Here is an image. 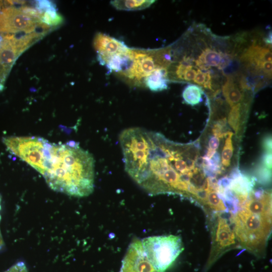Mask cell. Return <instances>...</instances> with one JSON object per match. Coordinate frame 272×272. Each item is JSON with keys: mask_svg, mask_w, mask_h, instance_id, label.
<instances>
[{"mask_svg": "<svg viewBox=\"0 0 272 272\" xmlns=\"http://www.w3.org/2000/svg\"><path fill=\"white\" fill-rule=\"evenodd\" d=\"M196 73V71L193 69L192 65H187L183 74L182 81H191L193 80Z\"/></svg>", "mask_w": 272, "mask_h": 272, "instance_id": "cell-24", "label": "cell"}, {"mask_svg": "<svg viewBox=\"0 0 272 272\" xmlns=\"http://www.w3.org/2000/svg\"><path fill=\"white\" fill-rule=\"evenodd\" d=\"M230 179L229 185L226 188L232 191L238 205L244 204L251 192L253 179L242 174L237 169L232 172Z\"/></svg>", "mask_w": 272, "mask_h": 272, "instance_id": "cell-10", "label": "cell"}, {"mask_svg": "<svg viewBox=\"0 0 272 272\" xmlns=\"http://www.w3.org/2000/svg\"><path fill=\"white\" fill-rule=\"evenodd\" d=\"M24 52L15 35L4 36L0 44V87L4 88L6 76L16 59Z\"/></svg>", "mask_w": 272, "mask_h": 272, "instance_id": "cell-7", "label": "cell"}, {"mask_svg": "<svg viewBox=\"0 0 272 272\" xmlns=\"http://www.w3.org/2000/svg\"><path fill=\"white\" fill-rule=\"evenodd\" d=\"M169 81L167 69L160 68L148 75L144 79L143 84L150 90L158 92L167 89Z\"/></svg>", "mask_w": 272, "mask_h": 272, "instance_id": "cell-13", "label": "cell"}, {"mask_svg": "<svg viewBox=\"0 0 272 272\" xmlns=\"http://www.w3.org/2000/svg\"><path fill=\"white\" fill-rule=\"evenodd\" d=\"M234 223L237 239L247 249L254 251L266 241L270 232L271 219L243 209L235 216Z\"/></svg>", "mask_w": 272, "mask_h": 272, "instance_id": "cell-3", "label": "cell"}, {"mask_svg": "<svg viewBox=\"0 0 272 272\" xmlns=\"http://www.w3.org/2000/svg\"><path fill=\"white\" fill-rule=\"evenodd\" d=\"M7 150L33 168L53 190L85 197L94 188L95 161L79 144L52 143L39 137H8Z\"/></svg>", "mask_w": 272, "mask_h": 272, "instance_id": "cell-1", "label": "cell"}, {"mask_svg": "<svg viewBox=\"0 0 272 272\" xmlns=\"http://www.w3.org/2000/svg\"><path fill=\"white\" fill-rule=\"evenodd\" d=\"M222 90L226 102L231 107L240 103L243 99L244 95L242 89L238 87L231 76L227 77Z\"/></svg>", "mask_w": 272, "mask_h": 272, "instance_id": "cell-15", "label": "cell"}, {"mask_svg": "<svg viewBox=\"0 0 272 272\" xmlns=\"http://www.w3.org/2000/svg\"><path fill=\"white\" fill-rule=\"evenodd\" d=\"M202 86L206 89L212 90V78L209 71L205 72V80Z\"/></svg>", "mask_w": 272, "mask_h": 272, "instance_id": "cell-29", "label": "cell"}, {"mask_svg": "<svg viewBox=\"0 0 272 272\" xmlns=\"http://www.w3.org/2000/svg\"><path fill=\"white\" fill-rule=\"evenodd\" d=\"M205 80V72H203L199 69H197L195 76L193 79L194 83L203 86Z\"/></svg>", "mask_w": 272, "mask_h": 272, "instance_id": "cell-27", "label": "cell"}, {"mask_svg": "<svg viewBox=\"0 0 272 272\" xmlns=\"http://www.w3.org/2000/svg\"><path fill=\"white\" fill-rule=\"evenodd\" d=\"M2 41L1 39L0 38V42ZM0 44H1V42H0Z\"/></svg>", "mask_w": 272, "mask_h": 272, "instance_id": "cell-32", "label": "cell"}, {"mask_svg": "<svg viewBox=\"0 0 272 272\" xmlns=\"http://www.w3.org/2000/svg\"><path fill=\"white\" fill-rule=\"evenodd\" d=\"M242 118V105L238 103L232 107L228 115V122L237 134L240 129Z\"/></svg>", "mask_w": 272, "mask_h": 272, "instance_id": "cell-18", "label": "cell"}, {"mask_svg": "<svg viewBox=\"0 0 272 272\" xmlns=\"http://www.w3.org/2000/svg\"><path fill=\"white\" fill-rule=\"evenodd\" d=\"M244 205L246 211L271 219V196L269 192L262 190L251 192Z\"/></svg>", "mask_w": 272, "mask_h": 272, "instance_id": "cell-9", "label": "cell"}, {"mask_svg": "<svg viewBox=\"0 0 272 272\" xmlns=\"http://www.w3.org/2000/svg\"><path fill=\"white\" fill-rule=\"evenodd\" d=\"M5 272H28L24 262L20 261L12 266Z\"/></svg>", "mask_w": 272, "mask_h": 272, "instance_id": "cell-25", "label": "cell"}, {"mask_svg": "<svg viewBox=\"0 0 272 272\" xmlns=\"http://www.w3.org/2000/svg\"><path fill=\"white\" fill-rule=\"evenodd\" d=\"M227 119L223 118L218 120L213 126L212 131L214 135L219 139L226 137L228 131H225L226 126Z\"/></svg>", "mask_w": 272, "mask_h": 272, "instance_id": "cell-22", "label": "cell"}, {"mask_svg": "<svg viewBox=\"0 0 272 272\" xmlns=\"http://www.w3.org/2000/svg\"><path fill=\"white\" fill-rule=\"evenodd\" d=\"M2 8H3V3L2 1H0V15L3 11Z\"/></svg>", "mask_w": 272, "mask_h": 272, "instance_id": "cell-31", "label": "cell"}, {"mask_svg": "<svg viewBox=\"0 0 272 272\" xmlns=\"http://www.w3.org/2000/svg\"><path fill=\"white\" fill-rule=\"evenodd\" d=\"M224 53L217 51L215 49L207 48L202 50L198 58L194 60V63L197 69L202 71H208L211 66L218 68Z\"/></svg>", "mask_w": 272, "mask_h": 272, "instance_id": "cell-14", "label": "cell"}, {"mask_svg": "<svg viewBox=\"0 0 272 272\" xmlns=\"http://www.w3.org/2000/svg\"><path fill=\"white\" fill-rule=\"evenodd\" d=\"M215 241L218 249H224L235 243V234L226 220L220 218L218 220Z\"/></svg>", "mask_w": 272, "mask_h": 272, "instance_id": "cell-12", "label": "cell"}, {"mask_svg": "<svg viewBox=\"0 0 272 272\" xmlns=\"http://www.w3.org/2000/svg\"><path fill=\"white\" fill-rule=\"evenodd\" d=\"M41 22L50 27L56 26L62 22V18L55 9H51L43 12Z\"/></svg>", "mask_w": 272, "mask_h": 272, "instance_id": "cell-21", "label": "cell"}, {"mask_svg": "<svg viewBox=\"0 0 272 272\" xmlns=\"http://www.w3.org/2000/svg\"><path fill=\"white\" fill-rule=\"evenodd\" d=\"M233 133L228 131L226 135L225 145L222 153V164L224 167H228L233 154V146L232 138Z\"/></svg>", "mask_w": 272, "mask_h": 272, "instance_id": "cell-20", "label": "cell"}, {"mask_svg": "<svg viewBox=\"0 0 272 272\" xmlns=\"http://www.w3.org/2000/svg\"><path fill=\"white\" fill-rule=\"evenodd\" d=\"M262 147L265 152L271 153V138L268 135L264 138L262 141Z\"/></svg>", "mask_w": 272, "mask_h": 272, "instance_id": "cell-28", "label": "cell"}, {"mask_svg": "<svg viewBox=\"0 0 272 272\" xmlns=\"http://www.w3.org/2000/svg\"><path fill=\"white\" fill-rule=\"evenodd\" d=\"M118 272H157L148 258L141 240L135 238L130 242Z\"/></svg>", "mask_w": 272, "mask_h": 272, "instance_id": "cell-6", "label": "cell"}, {"mask_svg": "<svg viewBox=\"0 0 272 272\" xmlns=\"http://www.w3.org/2000/svg\"><path fill=\"white\" fill-rule=\"evenodd\" d=\"M261 164L267 169H271V153L265 152L262 157Z\"/></svg>", "mask_w": 272, "mask_h": 272, "instance_id": "cell-26", "label": "cell"}, {"mask_svg": "<svg viewBox=\"0 0 272 272\" xmlns=\"http://www.w3.org/2000/svg\"><path fill=\"white\" fill-rule=\"evenodd\" d=\"M94 46L100 63L113 55L126 52L129 48L123 42L101 33L96 35Z\"/></svg>", "mask_w": 272, "mask_h": 272, "instance_id": "cell-8", "label": "cell"}, {"mask_svg": "<svg viewBox=\"0 0 272 272\" xmlns=\"http://www.w3.org/2000/svg\"><path fill=\"white\" fill-rule=\"evenodd\" d=\"M241 59L252 65L260 62H271V51L269 47L253 44L244 52Z\"/></svg>", "mask_w": 272, "mask_h": 272, "instance_id": "cell-11", "label": "cell"}, {"mask_svg": "<svg viewBox=\"0 0 272 272\" xmlns=\"http://www.w3.org/2000/svg\"><path fill=\"white\" fill-rule=\"evenodd\" d=\"M1 196L0 195V212H1ZM1 216L0 214V221H1ZM4 245V240H3V236L2 235L1 228H0V250L2 248Z\"/></svg>", "mask_w": 272, "mask_h": 272, "instance_id": "cell-30", "label": "cell"}, {"mask_svg": "<svg viewBox=\"0 0 272 272\" xmlns=\"http://www.w3.org/2000/svg\"><path fill=\"white\" fill-rule=\"evenodd\" d=\"M257 179L261 183H269L271 179V170L267 169L262 165L258 166L255 171Z\"/></svg>", "mask_w": 272, "mask_h": 272, "instance_id": "cell-23", "label": "cell"}, {"mask_svg": "<svg viewBox=\"0 0 272 272\" xmlns=\"http://www.w3.org/2000/svg\"><path fill=\"white\" fill-rule=\"evenodd\" d=\"M171 47L157 49H129L130 62L119 75L132 85L140 86L144 79L154 70L167 69L172 61Z\"/></svg>", "mask_w": 272, "mask_h": 272, "instance_id": "cell-2", "label": "cell"}, {"mask_svg": "<svg viewBox=\"0 0 272 272\" xmlns=\"http://www.w3.org/2000/svg\"><path fill=\"white\" fill-rule=\"evenodd\" d=\"M155 2L148 0L112 1L110 4L117 10L136 11L146 9Z\"/></svg>", "mask_w": 272, "mask_h": 272, "instance_id": "cell-16", "label": "cell"}, {"mask_svg": "<svg viewBox=\"0 0 272 272\" xmlns=\"http://www.w3.org/2000/svg\"><path fill=\"white\" fill-rule=\"evenodd\" d=\"M50 27L29 16L21 8H7L0 15V33L6 35L29 34L37 31L48 32Z\"/></svg>", "mask_w": 272, "mask_h": 272, "instance_id": "cell-5", "label": "cell"}, {"mask_svg": "<svg viewBox=\"0 0 272 272\" xmlns=\"http://www.w3.org/2000/svg\"><path fill=\"white\" fill-rule=\"evenodd\" d=\"M203 94V91L200 87L194 84H189L184 89L182 95L186 103L195 106L202 101Z\"/></svg>", "mask_w": 272, "mask_h": 272, "instance_id": "cell-17", "label": "cell"}, {"mask_svg": "<svg viewBox=\"0 0 272 272\" xmlns=\"http://www.w3.org/2000/svg\"><path fill=\"white\" fill-rule=\"evenodd\" d=\"M206 203L210 207L217 211L226 210V207L218 192L214 189H208Z\"/></svg>", "mask_w": 272, "mask_h": 272, "instance_id": "cell-19", "label": "cell"}, {"mask_svg": "<svg viewBox=\"0 0 272 272\" xmlns=\"http://www.w3.org/2000/svg\"><path fill=\"white\" fill-rule=\"evenodd\" d=\"M144 249L157 272H164L184 250L181 238L169 235L148 237L142 240Z\"/></svg>", "mask_w": 272, "mask_h": 272, "instance_id": "cell-4", "label": "cell"}]
</instances>
